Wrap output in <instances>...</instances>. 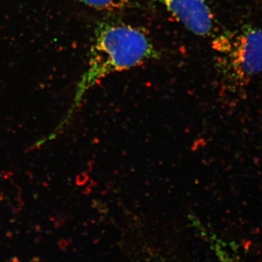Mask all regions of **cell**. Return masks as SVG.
Instances as JSON below:
<instances>
[{"label": "cell", "instance_id": "cell-1", "mask_svg": "<svg viewBox=\"0 0 262 262\" xmlns=\"http://www.w3.org/2000/svg\"><path fill=\"white\" fill-rule=\"evenodd\" d=\"M158 56L154 42L143 29L120 22L98 24L87 69L77 87V100L106 76L139 67Z\"/></svg>", "mask_w": 262, "mask_h": 262}, {"label": "cell", "instance_id": "cell-2", "mask_svg": "<svg viewBox=\"0 0 262 262\" xmlns=\"http://www.w3.org/2000/svg\"><path fill=\"white\" fill-rule=\"evenodd\" d=\"M228 46L226 61L232 77L244 82L262 72V29H245Z\"/></svg>", "mask_w": 262, "mask_h": 262}, {"label": "cell", "instance_id": "cell-3", "mask_svg": "<svg viewBox=\"0 0 262 262\" xmlns=\"http://www.w3.org/2000/svg\"><path fill=\"white\" fill-rule=\"evenodd\" d=\"M193 34L210 37L215 30L213 12L206 0H154Z\"/></svg>", "mask_w": 262, "mask_h": 262}, {"label": "cell", "instance_id": "cell-4", "mask_svg": "<svg viewBox=\"0 0 262 262\" xmlns=\"http://www.w3.org/2000/svg\"><path fill=\"white\" fill-rule=\"evenodd\" d=\"M83 4L98 10L118 11L128 8L132 0H77Z\"/></svg>", "mask_w": 262, "mask_h": 262}]
</instances>
